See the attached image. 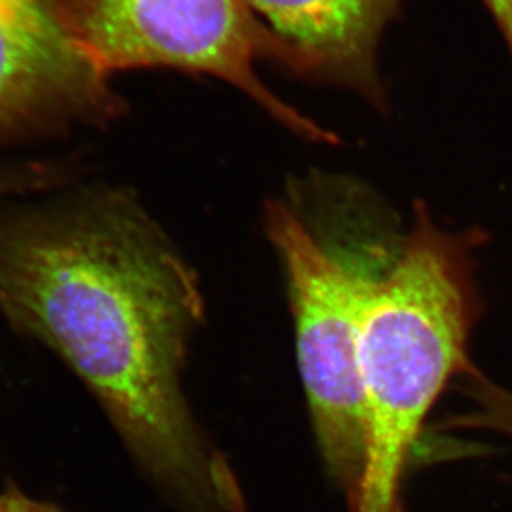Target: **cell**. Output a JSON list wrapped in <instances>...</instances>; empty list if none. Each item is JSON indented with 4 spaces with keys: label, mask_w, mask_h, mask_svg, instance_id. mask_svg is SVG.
Segmentation results:
<instances>
[{
    "label": "cell",
    "mask_w": 512,
    "mask_h": 512,
    "mask_svg": "<svg viewBox=\"0 0 512 512\" xmlns=\"http://www.w3.org/2000/svg\"><path fill=\"white\" fill-rule=\"evenodd\" d=\"M0 312L85 383L176 511L247 512L184 393L204 315L198 279L131 204L0 221Z\"/></svg>",
    "instance_id": "cell-1"
},
{
    "label": "cell",
    "mask_w": 512,
    "mask_h": 512,
    "mask_svg": "<svg viewBox=\"0 0 512 512\" xmlns=\"http://www.w3.org/2000/svg\"><path fill=\"white\" fill-rule=\"evenodd\" d=\"M481 232L443 228L423 201L373 285L358 339L365 466L352 512H401V488L436 401L471 370Z\"/></svg>",
    "instance_id": "cell-2"
},
{
    "label": "cell",
    "mask_w": 512,
    "mask_h": 512,
    "mask_svg": "<svg viewBox=\"0 0 512 512\" xmlns=\"http://www.w3.org/2000/svg\"><path fill=\"white\" fill-rule=\"evenodd\" d=\"M340 224V221H339ZM266 229L284 266L300 378L315 443L352 511L365 466L358 339L373 285L400 247L377 226L343 237L342 224L310 223L282 201L267 204Z\"/></svg>",
    "instance_id": "cell-3"
},
{
    "label": "cell",
    "mask_w": 512,
    "mask_h": 512,
    "mask_svg": "<svg viewBox=\"0 0 512 512\" xmlns=\"http://www.w3.org/2000/svg\"><path fill=\"white\" fill-rule=\"evenodd\" d=\"M83 54L110 77L130 68L208 73L239 88L281 125L315 143L334 133L282 102L259 80L272 58L295 72V58L244 0H58Z\"/></svg>",
    "instance_id": "cell-4"
},
{
    "label": "cell",
    "mask_w": 512,
    "mask_h": 512,
    "mask_svg": "<svg viewBox=\"0 0 512 512\" xmlns=\"http://www.w3.org/2000/svg\"><path fill=\"white\" fill-rule=\"evenodd\" d=\"M118 108L58 0H0V138L107 120Z\"/></svg>",
    "instance_id": "cell-5"
},
{
    "label": "cell",
    "mask_w": 512,
    "mask_h": 512,
    "mask_svg": "<svg viewBox=\"0 0 512 512\" xmlns=\"http://www.w3.org/2000/svg\"><path fill=\"white\" fill-rule=\"evenodd\" d=\"M295 58V73L385 107L378 52L406 0H244Z\"/></svg>",
    "instance_id": "cell-6"
},
{
    "label": "cell",
    "mask_w": 512,
    "mask_h": 512,
    "mask_svg": "<svg viewBox=\"0 0 512 512\" xmlns=\"http://www.w3.org/2000/svg\"><path fill=\"white\" fill-rule=\"evenodd\" d=\"M463 383L464 395L469 400L468 411L448 418L445 428L491 431L512 440V392L476 370L466 375Z\"/></svg>",
    "instance_id": "cell-7"
},
{
    "label": "cell",
    "mask_w": 512,
    "mask_h": 512,
    "mask_svg": "<svg viewBox=\"0 0 512 512\" xmlns=\"http://www.w3.org/2000/svg\"><path fill=\"white\" fill-rule=\"evenodd\" d=\"M0 512H63L54 504L44 503L22 493L14 484L0 489Z\"/></svg>",
    "instance_id": "cell-8"
}]
</instances>
